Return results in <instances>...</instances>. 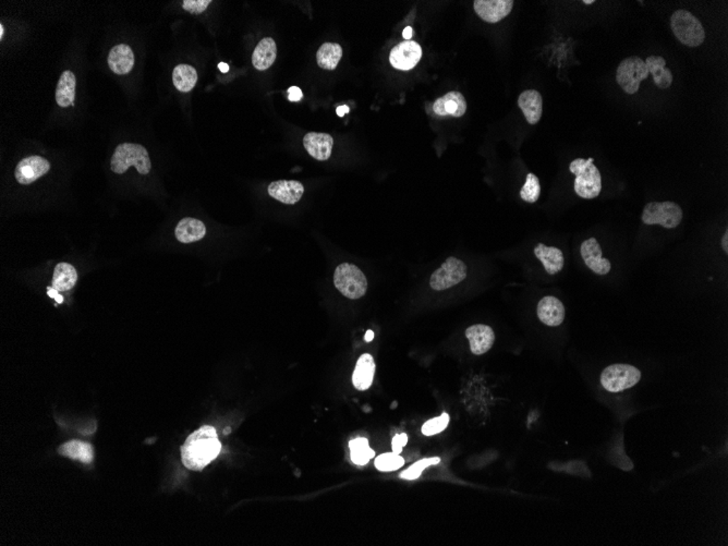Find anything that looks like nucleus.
<instances>
[{
  "mask_svg": "<svg viewBox=\"0 0 728 546\" xmlns=\"http://www.w3.org/2000/svg\"><path fill=\"white\" fill-rule=\"evenodd\" d=\"M649 77L647 65L640 57L623 59L616 71V81L627 94L637 93L643 80Z\"/></svg>",
  "mask_w": 728,
  "mask_h": 546,
  "instance_id": "6e6552de",
  "label": "nucleus"
},
{
  "mask_svg": "<svg viewBox=\"0 0 728 546\" xmlns=\"http://www.w3.org/2000/svg\"><path fill=\"white\" fill-rule=\"evenodd\" d=\"M222 451L218 432L210 425H204L188 437L181 447L182 464L188 469L202 471Z\"/></svg>",
  "mask_w": 728,
  "mask_h": 546,
  "instance_id": "f257e3e1",
  "label": "nucleus"
},
{
  "mask_svg": "<svg viewBox=\"0 0 728 546\" xmlns=\"http://www.w3.org/2000/svg\"><path fill=\"white\" fill-rule=\"evenodd\" d=\"M302 96H304V93L298 87H291L288 90V100L290 102H299Z\"/></svg>",
  "mask_w": 728,
  "mask_h": 546,
  "instance_id": "4c0bfd02",
  "label": "nucleus"
},
{
  "mask_svg": "<svg viewBox=\"0 0 728 546\" xmlns=\"http://www.w3.org/2000/svg\"><path fill=\"white\" fill-rule=\"evenodd\" d=\"M348 112L349 108L347 107V106H339L336 110L337 114H338L339 117H343V116H345V114Z\"/></svg>",
  "mask_w": 728,
  "mask_h": 546,
  "instance_id": "a19ab883",
  "label": "nucleus"
},
{
  "mask_svg": "<svg viewBox=\"0 0 728 546\" xmlns=\"http://www.w3.org/2000/svg\"><path fill=\"white\" fill-rule=\"evenodd\" d=\"M407 443H408V435H407L406 433H402V434H397L396 437H395L394 439H392V451H394L395 454H398V455H400V453H402V449H404Z\"/></svg>",
  "mask_w": 728,
  "mask_h": 546,
  "instance_id": "e433bc0d",
  "label": "nucleus"
},
{
  "mask_svg": "<svg viewBox=\"0 0 728 546\" xmlns=\"http://www.w3.org/2000/svg\"><path fill=\"white\" fill-rule=\"evenodd\" d=\"M375 362L369 353H364L358 360L353 371V383L358 390H367L373 383Z\"/></svg>",
  "mask_w": 728,
  "mask_h": 546,
  "instance_id": "412c9836",
  "label": "nucleus"
},
{
  "mask_svg": "<svg viewBox=\"0 0 728 546\" xmlns=\"http://www.w3.org/2000/svg\"><path fill=\"white\" fill-rule=\"evenodd\" d=\"M350 457L353 464L357 466H365L375 456V451L370 447L369 441L365 437L353 439L349 443Z\"/></svg>",
  "mask_w": 728,
  "mask_h": 546,
  "instance_id": "7c9ffc66",
  "label": "nucleus"
},
{
  "mask_svg": "<svg viewBox=\"0 0 728 546\" xmlns=\"http://www.w3.org/2000/svg\"><path fill=\"white\" fill-rule=\"evenodd\" d=\"M641 378V372L629 364H613L601 374V384L611 392H623L633 387Z\"/></svg>",
  "mask_w": 728,
  "mask_h": 546,
  "instance_id": "0eeeda50",
  "label": "nucleus"
},
{
  "mask_svg": "<svg viewBox=\"0 0 728 546\" xmlns=\"http://www.w3.org/2000/svg\"><path fill=\"white\" fill-rule=\"evenodd\" d=\"M50 169V164L41 156H28L16 165L14 177L20 185H31L38 178L46 175Z\"/></svg>",
  "mask_w": 728,
  "mask_h": 546,
  "instance_id": "9b49d317",
  "label": "nucleus"
},
{
  "mask_svg": "<svg viewBox=\"0 0 728 546\" xmlns=\"http://www.w3.org/2000/svg\"><path fill=\"white\" fill-rule=\"evenodd\" d=\"M449 413L444 412L441 417L437 418L431 419L423 424L422 433L425 437H433V435L439 434L443 432L444 429L447 427L449 423Z\"/></svg>",
  "mask_w": 728,
  "mask_h": 546,
  "instance_id": "f704fd0d",
  "label": "nucleus"
},
{
  "mask_svg": "<svg viewBox=\"0 0 728 546\" xmlns=\"http://www.w3.org/2000/svg\"><path fill=\"white\" fill-rule=\"evenodd\" d=\"M641 220L646 225H660L666 229L680 226L682 210L674 202H652L644 206Z\"/></svg>",
  "mask_w": 728,
  "mask_h": 546,
  "instance_id": "423d86ee",
  "label": "nucleus"
},
{
  "mask_svg": "<svg viewBox=\"0 0 728 546\" xmlns=\"http://www.w3.org/2000/svg\"><path fill=\"white\" fill-rule=\"evenodd\" d=\"M467 275V265L461 259L451 257L432 274L429 285L435 291H443L464 282Z\"/></svg>",
  "mask_w": 728,
  "mask_h": 546,
  "instance_id": "1a4fd4ad",
  "label": "nucleus"
},
{
  "mask_svg": "<svg viewBox=\"0 0 728 546\" xmlns=\"http://www.w3.org/2000/svg\"><path fill=\"white\" fill-rule=\"evenodd\" d=\"M402 36H404V38H406V41H410V38H412V28L410 26L405 28L404 32H402Z\"/></svg>",
  "mask_w": 728,
  "mask_h": 546,
  "instance_id": "79ce46f5",
  "label": "nucleus"
},
{
  "mask_svg": "<svg viewBox=\"0 0 728 546\" xmlns=\"http://www.w3.org/2000/svg\"><path fill=\"white\" fill-rule=\"evenodd\" d=\"M593 159H577L570 163L569 171L576 176L574 189L577 196L591 200L600 196L602 191V178Z\"/></svg>",
  "mask_w": 728,
  "mask_h": 546,
  "instance_id": "7ed1b4c3",
  "label": "nucleus"
},
{
  "mask_svg": "<svg viewBox=\"0 0 728 546\" xmlns=\"http://www.w3.org/2000/svg\"><path fill=\"white\" fill-rule=\"evenodd\" d=\"M4 33H5V28H4V26L1 24V26H0V40H3Z\"/></svg>",
  "mask_w": 728,
  "mask_h": 546,
  "instance_id": "a18cd8bd",
  "label": "nucleus"
},
{
  "mask_svg": "<svg viewBox=\"0 0 728 546\" xmlns=\"http://www.w3.org/2000/svg\"><path fill=\"white\" fill-rule=\"evenodd\" d=\"M474 11L488 23H498L510 14L514 1L513 0H476Z\"/></svg>",
  "mask_w": 728,
  "mask_h": 546,
  "instance_id": "f8f14e48",
  "label": "nucleus"
},
{
  "mask_svg": "<svg viewBox=\"0 0 728 546\" xmlns=\"http://www.w3.org/2000/svg\"><path fill=\"white\" fill-rule=\"evenodd\" d=\"M439 461H441V459L439 457L419 460L418 462L413 464L406 471L402 472L400 474V478H405V480H416V478H420L423 470L427 469L429 466L437 465Z\"/></svg>",
  "mask_w": 728,
  "mask_h": 546,
  "instance_id": "72a5a7b5",
  "label": "nucleus"
},
{
  "mask_svg": "<svg viewBox=\"0 0 728 546\" xmlns=\"http://www.w3.org/2000/svg\"><path fill=\"white\" fill-rule=\"evenodd\" d=\"M176 238L181 243L196 242L206 235V227L201 220L187 218L178 223L175 230Z\"/></svg>",
  "mask_w": 728,
  "mask_h": 546,
  "instance_id": "5701e85b",
  "label": "nucleus"
},
{
  "mask_svg": "<svg viewBox=\"0 0 728 546\" xmlns=\"http://www.w3.org/2000/svg\"><path fill=\"white\" fill-rule=\"evenodd\" d=\"M540 194H541V186H540L539 178L535 173H528L525 186L520 191L521 198L528 203H535L539 200Z\"/></svg>",
  "mask_w": 728,
  "mask_h": 546,
  "instance_id": "2f4dec72",
  "label": "nucleus"
},
{
  "mask_svg": "<svg viewBox=\"0 0 728 546\" xmlns=\"http://www.w3.org/2000/svg\"><path fill=\"white\" fill-rule=\"evenodd\" d=\"M649 75L653 77L654 83L658 89L666 90L673 83V73L666 68V60L660 56H649L646 59Z\"/></svg>",
  "mask_w": 728,
  "mask_h": 546,
  "instance_id": "393cba45",
  "label": "nucleus"
},
{
  "mask_svg": "<svg viewBox=\"0 0 728 546\" xmlns=\"http://www.w3.org/2000/svg\"><path fill=\"white\" fill-rule=\"evenodd\" d=\"M107 61L112 73L116 75H128L134 67V54L128 45H117L112 47Z\"/></svg>",
  "mask_w": 728,
  "mask_h": 546,
  "instance_id": "6ab92c4d",
  "label": "nucleus"
},
{
  "mask_svg": "<svg viewBox=\"0 0 728 546\" xmlns=\"http://www.w3.org/2000/svg\"><path fill=\"white\" fill-rule=\"evenodd\" d=\"M518 106L523 110L525 119L529 124H537L542 117L543 112V100L541 94L535 90H527L523 92L518 98Z\"/></svg>",
  "mask_w": 728,
  "mask_h": 546,
  "instance_id": "aec40b11",
  "label": "nucleus"
},
{
  "mask_svg": "<svg viewBox=\"0 0 728 546\" xmlns=\"http://www.w3.org/2000/svg\"><path fill=\"white\" fill-rule=\"evenodd\" d=\"M433 112L439 117H462L467 112V102L460 92L453 91L439 97L433 104Z\"/></svg>",
  "mask_w": 728,
  "mask_h": 546,
  "instance_id": "2eb2a0df",
  "label": "nucleus"
},
{
  "mask_svg": "<svg viewBox=\"0 0 728 546\" xmlns=\"http://www.w3.org/2000/svg\"><path fill=\"white\" fill-rule=\"evenodd\" d=\"M75 73L71 71H63L61 77H59L56 87V102L58 106L65 108L73 106L75 97Z\"/></svg>",
  "mask_w": 728,
  "mask_h": 546,
  "instance_id": "a878e982",
  "label": "nucleus"
},
{
  "mask_svg": "<svg viewBox=\"0 0 728 546\" xmlns=\"http://www.w3.org/2000/svg\"><path fill=\"white\" fill-rule=\"evenodd\" d=\"M582 259L587 267L598 275H606L611 272V264L603 257L602 249L595 238L587 239L580 247Z\"/></svg>",
  "mask_w": 728,
  "mask_h": 546,
  "instance_id": "ddd939ff",
  "label": "nucleus"
},
{
  "mask_svg": "<svg viewBox=\"0 0 728 546\" xmlns=\"http://www.w3.org/2000/svg\"><path fill=\"white\" fill-rule=\"evenodd\" d=\"M277 57V45L271 38H263L255 47L252 55L255 68L259 71L267 70L275 63Z\"/></svg>",
  "mask_w": 728,
  "mask_h": 546,
  "instance_id": "b1692460",
  "label": "nucleus"
},
{
  "mask_svg": "<svg viewBox=\"0 0 728 546\" xmlns=\"http://www.w3.org/2000/svg\"><path fill=\"white\" fill-rule=\"evenodd\" d=\"M670 28L675 38L688 47H698L705 40L702 23L687 10H677L670 18Z\"/></svg>",
  "mask_w": 728,
  "mask_h": 546,
  "instance_id": "20e7f679",
  "label": "nucleus"
},
{
  "mask_svg": "<svg viewBox=\"0 0 728 546\" xmlns=\"http://www.w3.org/2000/svg\"><path fill=\"white\" fill-rule=\"evenodd\" d=\"M218 68H220V70L222 71L223 73H227L229 71V65L225 63H220V65H218Z\"/></svg>",
  "mask_w": 728,
  "mask_h": 546,
  "instance_id": "37998d69",
  "label": "nucleus"
},
{
  "mask_svg": "<svg viewBox=\"0 0 728 546\" xmlns=\"http://www.w3.org/2000/svg\"><path fill=\"white\" fill-rule=\"evenodd\" d=\"M173 82L178 91L188 93L192 91L198 82V73L190 65H178L173 73Z\"/></svg>",
  "mask_w": 728,
  "mask_h": 546,
  "instance_id": "c756f323",
  "label": "nucleus"
},
{
  "mask_svg": "<svg viewBox=\"0 0 728 546\" xmlns=\"http://www.w3.org/2000/svg\"><path fill=\"white\" fill-rule=\"evenodd\" d=\"M131 166L136 167V171L141 175H147L152 168L150 155L142 145L134 144V143H122V144L118 145L114 150L112 161H110V168H112V173L122 175Z\"/></svg>",
  "mask_w": 728,
  "mask_h": 546,
  "instance_id": "f03ea898",
  "label": "nucleus"
},
{
  "mask_svg": "<svg viewBox=\"0 0 728 546\" xmlns=\"http://www.w3.org/2000/svg\"><path fill=\"white\" fill-rule=\"evenodd\" d=\"M229 432H230V429H226V432H224V433H226V434H228Z\"/></svg>",
  "mask_w": 728,
  "mask_h": 546,
  "instance_id": "de8ad7c7",
  "label": "nucleus"
},
{
  "mask_svg": "<svg viewBox=\"0 0 728 546\" xmlns=\"http://www.w3.org/2000/svg\"><path fill=\"white\" fill-rule=\"evenodd\" d=\"M58 453L70 459L79 460L87 465L92 464L94 459L93 447L87 441H67L59 447Z\"/></svg>",
  "mask_w": 728,
  "mask_h": 546,
  "instance_id": "bb28decb",
  "label": "nucleus"
},
{
  "mask_svg": "<svg viewBox=\"0 0 728 546\" xmlns=\"http://www.w3.org/2000/svg\"><path fill=\"white\" fill-rule=\"evenodd\" d=\"M374 465L380 471H395L405 465V459L398 454H395L392 451V453L383 454V455L376 457Z\"/></svg>",
  "mask_w": 728,
  "mask_h": 546,
  "instance_id": "473e14b6",
  "label": "nucleus"
},
{
  "mask_svg": "<svg viewBox=\"0 0 728 546\" xmlns=\"http://www.w3.org/2000/svg\"><path fill=\"white\" fill-rule=\"evenodd\" d=\"M565 306L556 296H544L537 304V316L547 326H560L565 320Z\"/></svg>",
  "mask_w": 728,
  "mask_h": 546,
  "instance_id": "f3484780",
  "label": "nucleus"
},
{
  "mask_svg": "<svg viewBox=\"0 0 728 546\" xmlns=\"http://www.w3.org/2000/svg\"><path fill=\"white\" fill-rule=\"evenodd\" d=\"M77 273L68 263H59L54 269L52 287L58 291H68L77 284Z\"/></svg>",
  "mask_w": 728,
  "mask_h": 546,
  "instance_id": "cd10ccee",
  "label": "nucleus"
},
{
  "mask_svg": "<svg viewBox=\"0 0 728 546\" xmlns=\"http://www.w3.org/2000/svg\"><path fill=\"white\" fill-rule=\"evenodd\" d=\"M210 0H185L182 3V8L190 14H200L208 9Z\"/></svg>",
  "mask_w": 728,
  "mask_h": 546,
  "instance_id": "c9c22d12",
  "label": "nucleus"
},
{
  "mask_svg": "<svg viewBox=\"0 0 728 546\" xmlns=\"http://www.w3.org/2000/svg\"><path fill=\"white\" fill-rule=\"evenodd\" d=\"M47 294H48L49 296H52V298L56 299V301L58 302V304H63V296L59 294L58 290L54 289L53 287L48 288V289H47Z\"/></svg>",
  "mask_w": 728,
  "mask_h": 546,
  "instance_id": "58836bf2",
  "label": "nucleus"
},
{
  "mask_svg": "<svg viewBox=\"0 0 728 546\" xmlns=\"http://www.w3.org/2000/svg\"><path fill=\"white\" fill-rule=\"evenodd\" d=\"M582 3L586 4V5H592V4H594V0H584Z\"/></svg>",
  "mask_w": 728,
  "mask_h": 546,
  "instance_id": "49530a36",
  "label": "nucleus"
},
{
  "mask_svg": "<svg viewBox=\"0 0 728 546\" xmlns=\"http://www.w3.org/2000/svg\"><path fill=\"white\" fill-rule=\"evenodd\" d=\"M535 255L541 261L544 269L550 275L560 273L565 265L564 255L558 247H547L543 243H539L535 247Z\"/></svg>",
  "mask_w": 728,
  "mask_h": 546,
  "instance_id": "4be33fe9",
  "label": "nucleus"
},
{
  "mask_svg": "<svg viewBox=\"0 0 728 546\" xmlns=\"http://www.w3.org/2000/svg\"><path fill=\"white\" fill-rule=\"evenodd\" d=\"M422 57V48L413 41H405L392 49L390 65L398 70L408 71L416 67Z\"/></svg>",
  "mask_w": 728,
  "mask_h": 546,
  "instance_id": "9d476101",
  "label": "nucleus"
},
{
  "mask_svg": "<svg viewBox=\"0 0 728 546\" xmlns=\"http://www.w3.org/2000/svg\"><path fill=\"white\" fill-rule=\"evenodd\" d=\"M267 191L277 201L287 205H294L301 200L304 187L301 182L296 180H278L272 182Z\"/></svg>",
  "mask_w": 728,
  "mask_h": 546,
  "instance_id": "4468645a",
  "label": "nucleus"
},
{
  "mask_svg": "<svg viewBox=\"0 0 728 546\" xmlns=\"http://www.w3.org/2000/svg\"><path fill=\"white\" fill-rule=\"evenodd\" d=\"M304 146L306 152L316 159V161H324L332 155L334 140L332 136L327 134H318V132H309L304 138Z\"/></svg>",
  "mask_w": 728,
  "mask_h": 546,
  "instance_id": "a211bd4d",
  "label": "nucleus"
},
{
  "mask_svg": "<svg viewBox=\"0 0 728 546\" xmlns=\"http://www.w3.org/2000/svg\"><path fill=\"white\" fill-rule=\"evenodd\" d=\"M466 336L469 339L471 353L476 355L488 353L495 343L494 331L488 325H472L466 331Z\"/></svg>",
  "mask_w": 728,
  "mask_h": 546,
  "instance_id": "dca6fc26",
  "label": "nucleus"
},
{
  "mask_svg": "<svg viewBox=\"0 0 728 546\" xmlns=\"http://www.w3.org/2000/svg\"><path fill=\"white\" fill-rule=\"evenodd\" d=\"M373 338L374 333L372 332V331H368L367 334H365V341H367L368 343H370V341H373Z\"/></svg>",
  "mask_w": 728,
  "mask_h": 546,
  "instance_id": "c03bdc74",
  "label": "nucleus"
},
{
  "mask_svg": "<svg viewBox=\"0 0 728 546\" xmlns=\"http://www.w3.org/2000/svg\"><path fill=\"white\" fill-rule=\"evenodd\" d=\"M343 57V48L336 43H325L316 53V61L320 68L335 70Z\"/></svg>",
  "mask_w": 728,
  "mask_h": 546,
  "instance_id": "c85d7f7f",
  "label": "nucleus"
},
{
  "mask_svg": "<svg viewBox=\"0 0 728 546\" xmlns=\"http://www.w3.org/2000/svg\"><path fill=\"white\" fill-rule=\"evenodd\" d=\"M334 284L341 294L351 300L360 299L368 290L367 277L353 264L343 263L337 267Z\"/></svg>",
  "mask_w": 728,
  "mask_h": 546,
  "instance_id": "39448f33",
  "label": "nucleus"
},
{
  "mask_svg": "<svg viewBox=\"0 0 728 546\" xmlns=\"http://www.w3.org/2000/svg\"><path fill=\"white\" fill-rule=\"evenodd\" d=\"M721 245H722V247H723V250L725 251V253H727L728 252V231L727 230L725 231V234H724L723 238H722Z\"/></svg>",
  "mask_w": 728,
  "mask_h": 546,
  "instance_id": "ea45409f",
  "label": "nucleus"
}]
</instances>
